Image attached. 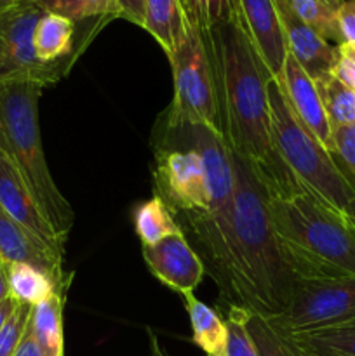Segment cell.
Here are the masks:
<instances>
[{
  "mask_svg": "<svg viewBox=\"0 0 355 356\" xmlns=\"http://www.w3.org/2000/svg\"><path fill=\"white\" fill-rule=\"evenodd\" d=\"M341 44H355V0H343L336 10Z\"/></svg>",
  "mask_w": 355,
  "mask_h": 356,
  "instance_id": "cell-29",
  "label": "cell"
},
{
  "mask_svg": "<svg viewBox=\"0 0 355 356\" xmlns=\"http://www.w3.org/2000/svg\"><path fill=\"white\" fill-rule=\"evenodd\" d=\"M188 19L181 0H145L143 28L159 42L169 58L187 33Z\"/></svg>",
  "mask_w": 355,
  "mask_h": 356,
  "instance_id": "cell-16",
  "label": "cell"
},
{
  "mask_svg": "<svg viewBox=\"0 0 355 356\" xmlns=\"http://www.w3.org/2000/svg\"><path fill=\"white\" fill-rule=\"evenodd\" d=\"M13 356H45L44 351H42V348L38 346L37 339H35L33 334H31L30 327H28L26 332H24L23 339H21L19 346L16 348V351H14Z\"/></svg>",
  "mask_w": 355,
  "mask_h": 356,
  "instance_id": "cell-34",
  "label": "cell"
},
{
  "mask_svg": "<svg viewBox=\"0 0 355 356\" xmlns=\"http://www.w3.org/2000/svg\"><path fill=\"white\" fill-rule=\"evenodd\" d=\"M7 277H9L10 296L24 305L35 306L56 292L68 294V291L59 289L47 273L26 263L7 266Z\"/></svg>",
  "mask_w": 355,
  "mask_h": 356,
  "instance_id": "cell-20",
  "label": "cell"
},
{
  "mask_svg": "<svg viewBox=\"0 0 355 356\" xmlns=\"http://www.w3.org/2000/svg\"><path fill=\"white\" fill-rule=\"evenodd\" d=\"M347 218L350 219L352 225L355 226V198L350 202V204H348V207H347Z\"/></svg>",
  "mask_w": 355,
  "mask_h": 356,
  "instance_id": "cell-39",
  "label": "cell"
},
{
  "mask_svg": "<svg viewBox=\"0 0 355 356\" xmlns=\"http://www.w3.org/2000/svg\"><path fill=\"white\" fill-rule=\"evenodd\" d=\"M134 229L143 247L155 245L167 236L183 233L173 212L157 195L136 207Z\"/></svg>",
  "mask_w": 355,
  "mask_h": 356,
  "instance_id": "cell-19",
  "label": "cell"
},
{
  "mask_svg": "<svg viewBox=\"0 0 355 356\" xmlns=\"http://www.w3.org/2000/svg\"><path fill=\"white\" fill-rule=\"evenodd\" d=\"M181 3H183L187 19L200 31L207 30V0H181Z\"/></svg>",
  "mask_w": 355,
  "mask_h": 356,
  "instance_id": "cell-31",
  "label": "cell"
},
{
  "mask_svg": "<svg viewBox=\"0 0 355 356\" xmlns=\"http://www.w3.org/2000/svg\"><path fill=\"white\" fill-rule=\"evenodd\" d=\"M65 299L66 294L56 292L31 306L28 327L45 356H65Z\"/></svg>",
  "mask_w": 355,
  "mask_h": 356,
  "instance_id": "cell-17",
  "label": "cell"
},
{
  "mask_svg": "<svg viewBox=\"0 0 355 356\" xmlns=\"http://www.w3.org/2000/svg\"><path fill=\"white\" fill-rule=\"evenodd\" d=\"M291 3L296 14L324 40L329 44L336 42V45H341L336 7L331 6L327 0H291Z\"/></svg>",
  "mask_w": 355,
  "mask_h": 356,
  "instance_id": "cell-25",
  "label": "cell"
},
{
  "mask_svg": "<svg viewBox=\"0 0 355 356\" xmlns=\"http://www.w3.org/2000/svg\"><path fill=\"white\" fill-rule=\"evenodd\" d=\"M247 330L253 337L258 356H313L294 337L282 332L270 318L263 315L249 312Z\"/></svg>",
  "mask_w": 355,
  "mask_h": 356,
  "instance_id": "cell-21",
  "label": "cell"
},
{
  "mask_svg": "<svg viewBox=\"0 0 355 356\" xmlns=\"http://www.w3.org/2000/svg\"><path fill=\"white\" fill-rule=\"evenodd\" d=\"M115 17L138 24L143 28L145 23V0H111Z\"/></svg>",
  "mask_w": 355,
  "mask_h": 356,
  "instance_id": "cell-30",
  "label": "cell"
},
{
  "mask_svg": "<svg viewBox=\"0 0 355 356\" xmlns=\"http://www.w3.org/2000/svg\"><path fill=\"white\" fill-rule=\"evenodd\" d=\"M79 24L80 23H75L59 14H42L33 31V51L38 61L45 63V65L66 61V59L77 61L84 47L93 40L96 31L106 23L96 21V23L89 24L82 33L79 31Z\"/></svg>",
  "mask_w": 355,
  "mask_h": 356,
  "instance_id": "cell-15",
  "label": "cell"
},
{
  "mask_svg": "<svg viewBox=\"0 0 355 356\" xmlns=\"http://www.w3.org/2000/svg\"><path fill=\"white\" fill-rule=\"evenodd\" d=\"M327 2H329L331 6H333V7H336V9H338V7L341 6V2H343V0H327Z\"/></svg>",
  "mask_w": 355,
  "mask_h": 356,
  "instance_id": "cell-41",
  "label": "cell"
},
{
  "mask_svg": "<svg viewBox=\"0 0 355 356\" xmlns=\"http://www.w3.org/2000/svg\"><path fill=\"white\" fill-rule=\"evenodd\" d=\"M267 92L271 132L278 155L306 195L347 214L348 204L355 198V186L341 172L333 155L292 113L277 79H268Z\"/></svg>",
  "mask_w": 355,
  "mask_h": 356,
  "instance_id": "cell-5",
  "label": "cell"
},
{
  "mask_svg": "<svg viewBox=\"0 0 355 356\" xmlns=\"http://www.w3.org/2000/svg\"><path fill=\"white\" fill-rule=\"evenodd\" d=\"M169 61L173 66L174 97L164 115V125L171 129L205 127L223 136L214 66L204 35L190 21Z\"/></svg>",
  "mask_w": 355,
  "mask_h": 356,
  "instance_id": "cell-6",
  "label": "cell"
},
{
  "mask_svg": "<svg viewBox=\"0 0 355 356\" xmlns=\"http://www.w3.org/2000/svg\"><path fill=\"white\" fill-rule=\"evenodd\" d=\"M146 337H148V356H171L160 337L153 330H146Z\"/></svg>",
  "mask_w": 355,
  "mask_h": 356,
  "instance_id": "cell-35",
  "label": "cell"
},
{
  "mask_svg": "<svg viewBox=\"0 0 355 356\" xmlns=\"http://www.w3.org/2000/svg\"><path fill=\"white\" fill-rule=\"evenodd\" d=\"M292 113L306 127V131L333 155V127L324 111L319 90L312 76L303 70V66L287 52L281 76L277 79Z\"/></svg>",
  "mask_w": 355,
  "mask_h": 356,
  "instance_id": "cell-13",
  "label": "cell"
},
{
  "mask_svg": "<svg viewBox=\"0 0 355 356\" xmlns=\"http://www.w3.org/2000/svg\"><path fill=\"white\" fill-rule=\"evenodd\" d=\"M16 2H19V0H0V14L6 13L7 9H10Z\"/></svg>",
  "mask_w": 355,
  "mask_h": 356,
  "instance_id": "cell-40",
  "label": "cell"
},
{
  "mask_svg": "<svg viewBox=\"0 0 355 356\" xmlns=\"http://www.w3.org/2000/svg\"><path fill=\"white\" fill-rule=\"evenodd\" d=\"M232 10L270 79H278L284 68L287 47L274 0H232Z\"/></svg>",
  "mask_w": 355,
  "mask_h": 356,
  "instance_id": "cell-10",
  "label": "cell"
},
{
  "mask_svg": "<svg viewBox=\"0 0 355 356\" xmlns=\"http://www.w3.org/2000/svg\"><path fill=\"white\" fill-rule=\"evenodd\" d=\"M42 89L33 82L0 86V145L19 169L44 218L56 235L66 242L75 214L52 179L42 148L38 124Z\"/></svg>",
  "mask_w": 355,
  "mask_h": 356,
  "instance_id": "cell-4",
  "label": "cell"
},
{
  "mask_svg": "<svg viewBox=\"0 0 355 356\" xmlns=\"http://www.w3.org/2000/svg\"><path fill=\"white\" fill-rule=\"evenodd\" d=\"M287 52L303 66L313 82L333 73L340 49L324 40L296 14L291 0H274Z\"/></svg>",
  "mask_w": 355,
  "mask_h": 356,
  "instance_id": "cell-12",
  "label": "cell"
},
{
  "mask_svg": "<svg viewBox=\"0 0 355 356\" xmlns=\"http://www.w3.org/2000/svg\"><path fill=\"white\" fill-rule=\"evenodd\" d=\"M292 337L313 356H355V325Z\"/></svg>",
  "mask_w": 355,
  "mask_h": 356,
  "instance_id": "cell-23",
  "label": "cell"
},
{
  "mask_svg": "<svg viewBox=\"0 0 355 356\" xmlns=\"http://www.w3.org/2000/svg\"><path fill=\"white\" fill-rule=\"evenodd\" d=\"M0 207L16 222L30 229L54 249L65 252V240L59 238L38 209L30 188L9 153L0 145Z\"/></svg>",
  "mask_w": 355,
  "mask_h": 356,
  "instance_id": "cell-14",
  "label": "cell"
},
{
  "mask_svg": "<svg viewBox=\"0 0 355 356\" xmlns=\"http://www.w3.org/2000/svg\"><path fill=\"white\" fill-rule=\"evenodd\" d=\"M270 320L289 336L355 325V277L298 278L287 308Z\"/></svg>",
  "mask_w": 355,
  "mask_h": 356,
  "instance_id": "cell-7",
  "label": "cell"
},
{
  "mask_svg": "<svg viewBox=\"0 0 355 356\" xmlns=\"http://www.w3.org/2000/svg\"><path fill=\"white\" fill-rule=\"evenodd\" d=\"M202 35L214 66L221 132L228 148L244 160L270 198L305 193L275 148L267 92L270 75L247 35L233 14Z\"/></svg>",
  "mask_w": 355,
  "mask_h": 356,
  "instance_id": "cell-1",
  "label": "cell"
},
{
  "mask_svg": "<svg viewBox=\"0 0 355 356\" xmlns=\"http://www.w3.org/2000/svg\"><path fill=\"white\" fill-rule=\"evenodd\" d=\"M338 49H340L341 56L350 59V61L355 65V44H341L338 45Z\"/></svg>",
  "mask_w": 355,
  "mask_h": 356,
  "instance_id": "cell-38",
  "label": "cell"
},
{
  "mask_svg": "<svg viewBox=\"0 0 355 356\" xmlns=\"http://www.w3.org/2000/svg\"><path fill=\"white\" fill-rule=\"evenodd\" d=\"M143 259L150 273L180 296L194 294L205 268L184 233L171 235L155 245L143 247Z\"/></svg>",
  "mask_w": 355,
  "mask_h": 356,
  "instance_id": "cell-9",
  "label": "cell"
},
{
  "mask_svg": "<svg viewBox=\"0 0 355 356\" xmlns=\"http://www.w3.org/2000/svg\"><path fill=\"white\" fill-rule=\"evenodd\" d=\"M63 256L65 252L45 243L0 207V261L6 266L16 263L31 264L47 273L59 289L68 291L72 275H66L63 270Z\"/></svg>",
  "mask_w": 355,
  "mask_h": 356,
  "instance_id": "cell-11",
  "label": "cell"
},
{
  "mask_svg": "<svg viewBox=\"0 0 355 356\" xmlns=\"http://www.w3.org/2000/svg\"><path fill=\"white\" fill-rule=\"evenodd\" d=\"M17 306H19V301H17L16 298H13V296H9L6 301L0 302V329H2V327L6 325L7 320L13 316V313L16 312Z\"/></svg>",
  "mask_w": 355,
  "mask_h": 356,
  "instance_id": "cell-36",
  "label": "cell"
},
{
  "mask_svg": "<svg viewBox=\"0 0 355 356\" xmlns=\"http://www.w3.org/2000/svg\"><path fill=\"white\" fill-rule=\"evenodd\" d=\"M333 73L341 80V82L347 83V86L355 92V65L350 61V59H347L345 56L340 54V59H338Z\"/></svg>",
  "mask_w": 355,
  "mask_h": 356,
  "instance_id": "cell-33",
  "label": "cell"
},
{
  "mask_svg": "<svg viewBox=\"0 0 355 356\" xmlns=\"http://www.w3.org/2000/svg\"><path fill=\"white\" fill-rule=\"evenodd\" d=\"M45 13L59 14L75 23L93 19H117L111 0H35Z\"/></svg>",
  "mask_w": 355,
  "mask_h": 356,
  "instance_id": "cell-24",
  "label": "cell"
},
{
  "mask_svg": "<svg viewBox=\"0 0 355 356\" xmlns=\"http://www.w3.org/2000/svg\"><path fill=\"white\" fill-rule=\"evenodd\" d=\"M191 325V341L207 356H225L226 320L194 294L181 296Z\"/></svg>",
  "mask_w": 355,
  "mask_h": 356,
  "instance_id": "cell-18",
  "label": "cell"
},
{
  "mask_svg": "<svg viewBox=\"0 0 355 356\" xmlns=\"http://www.w3.org/2000/svg\"><path fill=\"white\" fill-rule=\"evenodd\" d=\"M249 312L240 306H228L226 315V353L225 356H258L256 346L247 330Z\"/></svg>",
  "mask_w": 355,
  "mask_h": 356,
  "instance_id": "cell-26",
  "label": "cell"
},
{
  "mask_svg": "<svg viewBox=\"0 0 355 356\" xmlns=\"http://www.w3.org/2000/svg\"><path fill=\"white\" fill-rule=\"evenodd\" d=\"M333 159L336 160L341 172L355 186V124L333 129Z\"/></svg>",
  "mask_w": 355,
  "mask_h": 356,
  "instance_id": "cell-27",
  "label": "cell"
},
{
  "mask_svg": "<svg viewBox=\"0 0 355 356\" xmlns=\"http://www.w3.org/2000/svg\"><path fill=\"white\" fill-rule=\"evenodd\" d=\"M232 160L235 172L232 228L212 278L230 306L270 318L287 308L292 284L298 278L285 261L271 222L268 193L242 159L232 153Z\"/></svg>",
  "mask_w": 355,
  "mask_h": 356,
  "instance_id": "cell-2",
  "label": "cell"
},
{
  "mask_svg": "<svg viewBox=\"0 0 355 356\" xmlns=\"http://www.w3.org/2000/svg\"><path fill=\"white\" fill-rule=\"evenodd\" d=\"M10 296L9 277H7V266L0 261V302L6 301Z\"/></svg>",
  "mask_w": 355,
  "mask_h": 356,
  "instance_id": "cell-37",
  "label": "cell"
},
{
  "mask_svg": "<svg viewBox=\"0 0 355 356\" xmlns=\"http://www.w3.org/2000/svg\"><path fill=\"white\" fill-rule=\"evenodd\" d=\"M31 306L19 302L16 312L13 313L6 325L0 329V356H13L16 348L19 346L21 339H23L24 332L28 329V322H30Z\"/></svg>",
  "mask_w": 355,
  "mask_h": 356,
  "instance_id": "cell-28",
  "label": "cell"
},
{
  "mask_svg": "<svg viewBox=\"0 0 355 356\" xmlns=\"http://www.w3.org/2000/svg\"><path fill=\"white\" fill-rule=\"evenodd\" d=\"M232 0H207L209 26L232 17Z\"/></svg>",
  "mask_w": 355,
  "mask_h": 356,
  "instance_id": "cell-32",
  "label": "cell"
},
{
  "mask_svg": "<svg viewBox=\"0 0 355 356\" xmlns=\"http://www.w3.org/2000/svg\"><path fill=\"white\" fill-rule=\"evenodd\" d=\"M45 10L35 0H19L0 14V86L33 82L54 86L68 75L75 61H38L33 51V31Z\"/></svg>",
  "mask_w": 355,
  "mask_h": 356,
  "instance_id": "cell-8",
  "label": "cell"
},
{
  "mask_svg": "<svg viewBox=\"0 0 355 356\" xmlns=\"http://www.w3.org/2000/svg\"><path fill=\"white\" fill-rule=\"evenodd\" d=\"M271 222L296 278L355 277V226L310 195L268 197Z\"/></svg>",
  "mask_w": 355,
  "mask_h": 356,
  "instance_id": "cell-3",
  "label": "cell"
},
{
  "mask_svg": "<svg viewBox=\"0 0 355 356\" xmlns=\"http://www.w3.org/2000/svg\"><path fill=\"white\" fill-rule=\"evenodd\" d=\"M331 127H348L355 124V92L334 73L315 82Z\"/></svg>",
  "mask_w": 355,
  "mask_h": 356,
  "instance_id": "cell-22",
  "label": "cell"
}]
</instances>
